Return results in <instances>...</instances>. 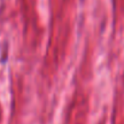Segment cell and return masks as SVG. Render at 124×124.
I'll return each instance as SVG.
<instances>
[]
</instances>
